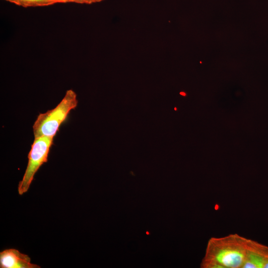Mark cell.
<instances>
[{"label":"cell","instance_id":"1","mask_svg":"<svg viewBox=\"0 0 268 268\" xmlns=\"http://www.w3.org/2000/svg\"><path fill=\"white\" fill-rule=\"evenodd\" d=\"M249 239L237 234L210 238L202 259V268H242Z\"/></svg>","mask_w":268,"mask_h":268},{"label":"cell","instance_id":"2","mask_svg":"<svg viewBox=\"0 0 268 268\" xmlns=\"http://www.w3.org/2000/svg\"><path fill=\"white\" fill-rule=\"evenodd\" d=\"M77 103L76 93L72 89L67 90L55 108L38 116L33 126L34 138L41 136L54 137L61 125Z\"/></svg>","mask_w":268,"mask_h":268},{"label":"cell","instance_id":"3","mask_svg":"<svg viewBox=\"0 0 268 268\" xmlns=\"http://www.w3.org/2000/svg\"><path fill=\"white\" fill-rule=\"evenodd\" d=\"M54 137L41 136L34 138L28 153V164L22 180L19 183L18 192L22 195L28 190L34 175L40 166L47 162Z\"/></svg>","mask_w":268,"mask_h":268},{"label":"cell","instance_id":"4","mask_svg":"<svg viewBox=\"0 0 268 268\" xmlns=\"http://www.w3.org/2000/svg\"><path fill=\"white\" fill-rule=\"evenodd\" d=\"M268 262V247L249 239L242 268H265Z\"/></svg>","mask_w":268,"mask_h":268},{"label":"cell","instance_id":"5","mask_svg":"<svg viewBox=\"0 0 268 268\" xmlns=\"http://www.w3.org/2000/svg\"><path fill=\"white\" fill-rule=\"evenodd\" d=\"M0 268H40L31 263L30 257L15 249L4 250L0 253Z\"/></svg>","mask_w":268,"mask_h":268},{"label":"cell","instance_id":"6","mask_svg":"<svg viewBox=\"0 0 268 268\" xmlns=\"http://www.w3.org/2000/svg\"><path fill=\"white\" fill-rule=\"evenodd\" d=\"M6 1L23 7L46 6L56 4L52 0H7Z\"/></svg>","mask_w":268,"mask_h":268},{"label":"cell","instance_id":"7","mask_svg":"<svg viewBox=\"0 0 268 268\" xmlns=\"http://www.w3.org/2000/svg\"><path fill=\"white\" fill-rule=\"evenodd\" d=\"M104 0H69V2H73L79 4H90L94 3L99 2Z\"/></svg>","mask_w":268,"mask_h":268},{"label":"cell","instance_id":"8","mask_svg":"<svg viewBox=\"0 0 268 268\" xmlns=\"http://www.w3.org/2000/svg\"><path fill=\"white\" fill-rule=\"evenodd\" d=\"M52 0L55 1L56 3L69 2V0Z\"/></svg>","mask_w":268,"mask_h":268},{"label":"cell","instance_id":"9","mask_svg":"<svg viewBox=\"0 0 268 268\" xmlns=\"http://www.w3.org/2000/svg\"><path fill=\"white\" fill-rule=\"evenodd\" d=\"M180 94L182 95H184V96H185L186 95V94L185 93H183V92H181Z\"/></svg>","mask_w":268,"mask_h":268},{"label":"cell","instance_id":"10","mask_svg":"<svg viewBox=\"0 0 268 268\" xmlns=\"http://www.w3.org/2000/svg\"><path fill=\"white\" fill-rule=\"evenodd\" d=\"M174 109H175V110H177V108H174Z\"/></svg>","mask_w":268,"mask_h":268},{"label":"cell","instance_id":"11","mask_svg":"<svg viewBox=\"0 0 268 268\" xmlns=\"http://www.w3.org/2000/svg\"><path fill=\"white\" fill-rule=\"evenodd\" d=\"M5 0V1H6L7 0Z\"/></svg>","mask_w":268,"mask_h":268}]
</instances>
